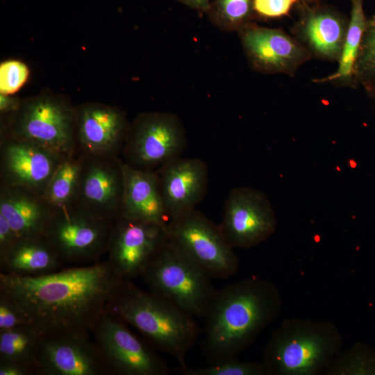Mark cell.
I'll return each mask as SVG.
<instances>
[{"instance_id":"obj_28","label":"cell","mask_w":375,"mask_h":375,"mask_svg":"<svg viewBox=\"0 0 375 375\" xmlns=\"http://www.w3.org/2000/svg\"><path fill=\"white\" fill-rule=\"evenodd\" d=\"M353 81L354 85L363 86L375 81V21L368 20L354 67Z\"/></svg>"},{"instance_id":"obj_39","label":"cell","mask_w":375,"mask_h":375,"mask_svg":"<svg viewBox=\"0 0 375 375\" xmlns=\"http://www.w3.org/2000/svg\"><path fill=\"white\" fill-rule=\"evenodd\" d=\"M374 21H375V15L370 19H369V22H374Z\"/></svg>"},{"instance_id":"obj_33","label":"cell","mask_w":375,"mask_h":375,"mask_svg":"<svg viewBox=\"0 0 375 375\" xmlns=\"http://www.w3.org/2000/svg\"><path fill=\"white\" fill-rule=\"evenodd\" d=\"M19 236L7 219L0 214V259L15 245Z\"/></svg>"},{"instance_id":"obj_25","label":"cell","mask_w":375,"mask_h":375,"mask_svg":"<svg viewBox=\"0 0 375 375\" xmlns=\"http://www.w3.org/2000/svg\"><path fill=\"white\" fill-rule=\"evenodd\" d=\"M42 336L33 324L0 332V360L26 362L37 368Z\"/></svg>"},{"instance_id":"obj_14","label":"cell","mask_w":375,"mask_h":375,"mask_svg":"<svg viewBox=\"0 0 375 375\" xmlns=\"http://www.w3.org/2000/svg\"><path fill=\"white\" fill-rule=\"evenodd\" d=\"M238 33L248 62L256 72L294 76L312 58L297 39L281 29L250 22Z\"/></svg>"},{"instance_id":"obj_15","label":"cell","mask_w":375,"mask_h":375,"mask_svg":"<svg viewBox=\"0 0 375 375\" xmlns=\"http://www.w3.org/2000/svg\"><path fill=\"white\" fill-rule=\"evenodd\" d=\"M124 192L119 157L85 154L76 205L90 214L113 222L120 215Z\"/></svg>"},{"instance_id":"obj_19","label":"cell","mask_w":375,"mask_h":375,"mask_svg":"<svg viewBox=\"0 0 375 375\" xmlns=\"http://www.w3.org/2000/svg\"><path fill=\"white\" fill-rule=\"evenodd\" d=\"M348 25L349 20L332 8L301 1L294 33L312 57L338 62Z\"/></svg>"},{"instance_id":"obj_17","label":"cell","mask_w":375,"mask_h":375,"mask_svg":"<svg viewBox=\"0 0 375 375\" xmlns=\"http://www.w3.org/2000/svg\"><path fill=\"white\" fill-rule=\"evenodd\" d=\"M128 128L117 108L91 103L76 108L77 149L85 155L119 157Z\"/></svg>"},{"instance_id":"obj_7","label":"cell","mask_w":375,"mask_h":375,"mask_svg":"<svg viewBox=\"0 0 375 375\" xmlns=\"http://www.w3.org/2000/svg\"><path fill=\"white\" fill-rule=\"evenodd\" d=\"M169 243L212 278L235 274L240 261L218 226L196 209L169 221Z\"/></svg>"},{"instance_id":"obj_24","label":"cell","mask_w":375,"mask_h":375,"mask_svg":"<svg viewBox=\"0 0 375 375\" xmlns=\"http://www.w3.org/2000/svg\"><path fill=\"white\" fill-rule=\"evenodd\" d=\"M85 153L77 149L65 157L44 194L54 210L76 204Z\"/></svg>"},{"instance_id":"obj_11","label":"cell","mask_w":375,"mask_h":375,"mask_svg":"<svg viewBox=\"0 0 375 375\" xmlns=\"http://www.w3.org/2000/svg\"><path fill=\"white\" fill-rule=\"evenodd\" d=\"M277 219L267 196L249 187L233 189L218 226L234 249H249L267 240L276 231Z\"/></svg>"},{"instance_id":"obj_21","label":"cell","mask_w":375,"mask_h":375,"mask_svg":"<svg viewBox=\"0 0 375 375\" xmlns=\"http://www.w3.org/2000/svg\"><path fill=\"white\" fill-rule=\"evenodd\" d=\"M54 210L44 197L28 188L0 185V214L19 238L44 235Z\"/></svg>"},{"instance_id":"obj_6","label":"cell","mask_w":375,"mask_h":375,"mask_svg":"<svg viewBox=\"0 0 375 375\" xmlns=\"http://www.w3.org/2000/svg\"><path fill=\"white\" fill-rule=\"evenodd\" d=\"M1 136L22 138L66 157L77 150L76 108L64 99L42 94L22 101Z\"/></svg>"},{"instance_id":"obj_16","label":"cell","mask_w":375,"mask_h":375,"mask_svg":"<svg viewBox=\"0 0 375 375\" xmlns=\"http://www.w3.org/2000/svg\"><path fill=\"white\" fill-rule=\"evenodd\" d=\"M64 158L31 141L1 136L0 185L22 186L44 196Z\"/></svg>"},{"instance_id":"obj_38","label":"cell","mask_w":375,"mask_h":375,"mask_svg":"<svg viewBox=\"0 0 375 375\" xmlns=\"http://www.w3.org/2000/svg\"><path fill=\"white\" fill-rule=\"evenodd\" d=\"M302 2L306 3H313L315 2H317L319 0H300Z\"/></svg>"},{"instance_id":"obj_37","label":"cell","mask_w":375,"mask_h":375,"mask_svg":"<svg viewBox=\"0 0 375 375\" xmlns=\"http://www.w3.org/2000/svg\"><path fill=\"white\" fill-rule=\"evenodd\" d=\"M371 96L375 98V81L370 83L364 86Z\"/></svg>"},{"instance_id":"obj_27","label":"cell","mask_w":375,"mask_h":375,"mask_svg":"<svg viewBox=\"0 0 375 375\" xmlns=\"http://www.w3.org/2000/svg\"><path fill=\"white\" fill-rule=\"evenodd\" d=\"M325 375H375V349L356 342L337 356Z\"/></svg>"},{"instance_id":"obj_20","label":"cell","mask_w":375,"mask_h":375,"mask_svg":"<svg viewBox=\"0 0 375 375\" xmlns=\"http://www.w3.org/2000/svg\"><path fill=\"white\" fill-rule=\"evenodd\" d=\"M124 192L121 215L125 217L167 225L157 170L132 167L122 160Z\"/></svg>"},{"instance_id":"obj_22","label":"cell","mask_w":375,"mask_h":375,"mask_svg":"<svg viewBox=\"0 0 375 375\" xmlns=\"http://www.w3.org/2000/svg\"><path fill=\"white\" fill-rule=\"evenodd\" d=\"M63 265L45 235L24 237L19 238L0 259V272L17 276H39L58 271Z\"/></svg>"},{"instance_id":"obj_2","label":"cell","mask_w":375,"mask_h":375,"mask_svg":"<svg viewBox=\"0 0 375 375\" xmlns=\"http://www.w3.org/2000/svg\"><path fill=\"white\" fill-rule=\"evenodd\" d=\"M281 307L280 292L269 280L251 276L217 290L203 317L201 347L208 363L238 358Z\"/></svg>"},{"instance_id":"obj_34","label":"cell","mask_w":375,"mask_h":375,"mask_svg":"<svg viewBox=\"0 0 375 375\" xmlns=\"http://www.w3.org/2000/svg\"><path fill=\"white\" fill-rule=\"evenodd\" d=\"M38 374L35 365L13 360H0V375Z\"/></svg>"},{"instance_id":"obj_29","label":"cell","mask_w":375,"mask_h":375,"mask_svg":"<svg viewBox=\"0 0 375 375\" xmlns=\"http://www.w3.org/2000/svg\"><path fill=\"white\" fill-rule=\"evenodd\" d=\"M177 371L184 375H269L262 362H244L238 358L203 367L179 368Z\"/></svg>"},{"instance_id":"obj_4","label":"cell","mask_w":375,"mask_h":375,"mask_svg":"<svg viewBox=\"0 0 375 375\" xmlns=\"http://www.w3.org/2000/svg\"><path fill=\"white\" fill-rule=\"evenodd\" d=\"M344 340L332 322L291 318L272 331L262 351L269 375L324 374Z\"/></svg>"},{"instance_id":"obj_13","label":"cell","mask_w":375,"mask_h":375,"mask_svg":"<svg viewBox=\"0 0 375 375\" xmlns=\"http://www.w3.org/2000/svg\"><path fill=\"white\" fill-rule=\"evenodd\" d=\"M90 333L85 331H65L42 334L37 358L38 374H109Z\"/></svg>"},{"instance_id":"obj_8","label":"cell","mask_w":375,"mask_h":375,"mask_svg":"<svg viewBox=\"0 0 375 375\" xmlns=\"http://www.w3.org/2000/svg\"><path fill=\"white\" fill-rule=\"evenodd\" d=\"M187 147L184 126L170 112H145L129 126L122 153L128 165L142 170H157L181 157Z\"/></svg>"},{"instance_id":"obj_18","label":"cell","mask_w":375,"mask_h":375,"mask_svg":"<svg viewBox=\"0 0 375 375\" xmlns=\"http://www.w3.org/2000/svg\"><path fill=\"white\" fill-rule=\"evenodd\" d=\"M169 221L196 209L208 189V170L199 158L178 157L157 169Z\"/></svg>"},{"instance_id":"obj_12","label":"cell","mask_w":375,"mask_h":375,"mask_svg":"<svg viewBox=\"0 0 375 375\" xmlns=\"http://www.w3.org/2000/svg\"><path fill=\"white\" fill-rule=\"evenodd\" d=\"M167 225L119 215L112 223L108 260L124 280L140 276L154 256L169 241Z\"/></svg>"},{"instance_id":"obj_32","label":"cell","mask_w":375,"mask_h":375,"mask_svg":"<svg viewBox=\"0 0 375 375\" xmlns=\"http://www.w3.org/2000/svg\"><path fill=\"white\" fill-rule=\"evenodd\" d=\"M299 0H253L254 13L265 18H279L288 15Z\"/></svg>"},{"instance_id":"obj_10","label":"cell","mask_w":375,"mask_h":375,"mask_svg":"<svg viewBox=\"0 0 375 375\" xmlns=\"http://www.w3.org/2000/svg\"><path fill=\"white\" fill-rule=\"evenodd\" d=\"M109 374L167 375L170 369L115 315L105 311L91 331Z\"/></svg>"},{"instance_id":"obj_35","label":"cell","mask_w":375,"mask_h":375,"mask_svg":"<svg viewBox=\"0 0 375 375\" xmlns=\"http://www.w3.org/2000/svg\"><path fill=\"white\" fill-rule=\"evenodd\" d=\"M22 103V101L12 94L0 93V111L3 115H11L16 113Z\"/></svg>"},{"instance_id":"obj_5","label":"cell","mask_w":375,"mask_h":375,"mask_svg":"<svg viewBox=\"0 0 375 375\" xmlns=\"http://www.w3.org/2000/svg\"><path fill=\"white\" fill-rule=\"evenodd\" d=\"M150 291L194 318H203L217 290L211 277L168 241L142 275Z\"/></svg>"},{"instance_id":"obj_26","label":"cell","mask_w":375,"mask_h":375,"mask_svg":"<svg viewBox=\"0 0 375 375\" xmlns=\"http://www.w3.org/2000/svg\"><path fill=\"white\" fill-rule=\"evenodd\" d=\"M206 14L219 30L238 32L251 22L254 14L253 0H214Z\"/></svg>"},{"instance_id":"obj_30","label":"cell","mask_w":375,"mask_h":375,"mask_svg":"<svg viewBox=\"0 0 375 375\" xmlns=\"http://www.w3.org/2000/svg\"><path fill=\"white\" fill-rule=\"evenodd\" d=\"M26 64L17 60L4 61L0 65V93L12 94L25 83L28 76Z\"/></svg>"},{"instance_id":"obj_9","label":"cell","mask_w":375,"mask_h":375,"mask_svg":"<svg viewBox=\"0 0 375 375\" xmlns=\"http://www.w3.org/2000/svg\"><path fill=\"white\" fill-rule=\"evenodd\" d=\"M112 223L74 204L54 210L44 235L64 264H92L107 253Z\"/></svg>"},{"instance_id":"obj_36","label":"cell","mask_w":375,"mask_h":375,"mask_svg":"<svg viewBox=\"0 0 375 375\" xmlns=\"http://www.w3.org/2000/svg\"><path fill=\"white\" fill-rule=\"evenodd\" d=\"M189 8L207 13L210 9V0H177Z\"/></svg>"},{"instance_id":"obj_3","label":"cell","mask_w":375,"mask_h":375,"mask_svg":"<svg viewBox=\"0 0 375 375\" xmlns=\"http://www.w3.org/2000/svg\"><path fill=\"white\" fill-rule=\"evenodd\" d=\"M106 311L135 327L158 350L187 367L186 356L201 329L195 318L160 296L124 280L106 306Z\"/></svg>"},{"instance_id":"obj_23","label":"cell","mask_w":375,"mask_h":375,"mask_svg":"<svg viewBox=\"0 0 375 375\" xmlns=\"http://www.w3.org/2000/svg\"><path fill=\"white\" fill-rule=\"evenodd\" d=\"M351 1L350 18L342 51L338 60V67L333 74L313 80L315 83H336L354 86V67L368 20L365 15L363 1Z\"/></svg>"},{"instance_id":"obj_1","label":"cell","mask_w":375,"mask_h":375,"mask_svg":"<svg viewBox=\"0 0 375 375\" xmlns=\"http://www.w3.org/2000/svg\"><path fill=\"white\" fill-rule=\"evenodd\" d=\"M124 281L106 260L39 276L0 272V292L15 301L42 334L91 333Z\"/></svg>"},{"instance_id":"obj_31","label":"cell","mask_w":375,"mask_h":375,"mask_svg":"<svg viewBox=\"0 0 375 375\" xmlns=\"http://www.w3.org/2000/svg\"><path fill=\"white\" fill-rule=\"evenodd\" d=\"M33 324L27 313L12 299L0 292V332Z\"/></svg>"}]
</instances>
